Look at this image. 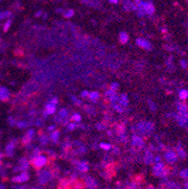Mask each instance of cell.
Returning a JSON list of instances; mask_svg holds the SVG:
<instances>
[{
  "instance_id": "cell-1",
  "label": "cell",
  "mask_w": 188,
  "mask_h": 189,
  "mask_svg": "<svg viewBox=\"0 0 188 189\" xmlns=\"http://www.w3.org/2000/svg\"><path fill=\"white\" fill-rule=\"evenodd\" d=\"M46 157H43V156H38V157H37L35 159V160H34V165H35V167H37V168H40V167H42L43 165L45 164L46 163Z\"/></svg>"
},
{
  "instance_id": "cell-11",
  "label": "cell",
  "mask_w": 188,
  "mask_h": 189,
  "mask_svg": "<svg viewBox=\"0 0 188 189\" xmlns=\"http://www.w3.org/2000/svg\"><path fill=\"white\" fill-rule=\"evenodd\" d=\"M133 143H135V144H138V145H140V144H142V141H141V139L139 138V137H136V136H135V137H133Z\"/></svg>"
},
{
  "instance_id": "cell-14",
  "label": "cell",
  "mask_w": 188,
  "mask_h": 189,
  "mask_svg": "<svg viewBox=\"0 0 188 189\" xmlns=\"http://www.w3.org/2000/svg\"><path fill=\"white\" fill-rule=\"evenodd\" d=\"M58 137H59V133H58V132H54V133H52V135H51V138H52L54 141H56L57 139H58Z\"/></svg>"
},
{
  "instance_id": "cell-15",
  "label": "cell",
  "mask_w": 188,
  "mask_h": 189,
  "mask_svg": "<svg viewBox=\"0 0 188 189\" xmlns=\"http://www.w3.org/2000/svg\"><path fill=\"white\" fill-rule=\"evenodd\" d=\"M72 119H73L74 121H80V120H81V116H80L79 114H74L73 117H72Z\"/></svg>"
},
{
  "instance_id": "cell-13",
  "label": "cell",
  "mask_w": 188,
  "mask_h": 189,
  "mask_svg": "<svg viewBox=\"0 0 188 189\" xmlns=\"http://www.w3.org/2000/svg\"><path fill=\"white\" fill-rule=\"evenodd\" d=\"M100 147L105 150H110V144H106V143H101L100 144Z\"/></svg>"
},
{
  "instance_id": "cell-20",
  "label": "cell",
  "mask_w": 188,
  "mask_h": 189,
  "mask_svg": "<svg viewBox=\"0 0 188 189\" xmlns=\"http://www.w3.org/2000/svg\"><path fill=\"white\" fill-rule=\"evenodd\" d=\"M181 174H185V173H184V172H182V173H181ZM186 175L188 176V172L186 173ZM181 176H183V177H185V175H181Z\"/></svg>"
},
{
  "instance_id": "cell-5",
  "label": "cell",
  "mask_w": 188,
  "mask_h": 189,
  "mask_svg": "<svg viewBox=\"0 0 188 189\" xmlns=\"http://www.w3.org/2000/svg\"><path fill=\"white\" fill-rule=\"evenodd\" d=\"M49 180H50V174H49L48 172H42V174H40V182H42V183L47 182Z\"/></svg>"
},
{
  "instance_id": "cell-10",
  "label": "cell",
  "mask_w": 188,
  "mask_h": 189,
  "mask_svg": "<svg viewBox=\"0 0 188 189\" xmlns=\"http://www.w3.org/2000/svg\"><path fill=\"white\" fill-rule=\"evenodd\" d=\"M98 97H99L98 92H91L90 94H89V98H90L91 100H97Z\"/></svg>"
},
{
  "instance_id": "cell-17",
  "label": "cell",
  "mask_w": 188,
  "mask_h": 189,
  "mask_svg": "<svg viewBox=\"0 0 188 189\" xmlns=\"http://www.w3.org/2000/svg\"><path fill=\"white\" fill-rule=\"evenodd\" d=\"M60 114L61 115H66V114H67V111H66V110H61V112H60Z\"/></svg>"
},
{
  "instance_id": "cell-9",
  "label": "cell",
  "mask_w": 188,
  "mask_h": 189,
  "mask_svg": "<svg viewBox=\"0 0 188 189\" xmlns=\"http://www.w3.org/2000/svg\"><path fill=\"white\" fill-rule=\"evenodd\" d=\"M78 168H79V169L81 170V171H83V172H86V171L87 170V164H86V163H84V162L80 163Z\"/></svg>"
},
{
  "instance_id": "cell-8",
  "label": "cell",
  "mask_w": 188,
  "mask_h": 189,
  "mask_svg": "<svg viewBox=\"0 0 188 189\" xmlns=\"http://www.w3.org/2000/svg\"><path fill=\"white\" fill-rule=\"evenodd\" d=\"M179 97L181 98V99H186L188 97V91L185 89H182L179 91Z\"/></svg>"
},
{
  "instance_id": "cell-4",
  "label": "cell",
  "mask_w": 188,
  "mask_h": 189,
  "mask_svg": "<svg viewBox=\"0 0 188 189\" xmlns=\"http://www.w3.org/2000/svg\"><path fill=\"white\" fill-rule=\"evenodd\" d=\"M165 159H167V161H169V162H174L175 160L177 159V156H176V154H175L174 152H167L166 154H165Z\"/></svg>"
},
{
  "instance_id": "cell-12",
  "label": "cell",
  "mask_w": 188,
  "mask_h": 189,
  "mask_svg": "<svg viewBox=\"0 0 188 189\" xmlns=\"http://www.w3.org/2000/svg\"><path fill=\"white\" fill-rule=\"evenodd\" d=\"M121 104H122V105H124V106L128 105V100H127V97L124 96V95H123V96L121 97Z\"/></svg>"
},
{
  "instance_id": "cell-6",
  "label": "cell",
  "mask_w": 188,
  "mask_h": 189,
  "mask_svg": "<svg viewBox=\"0 0 188 189\" xmlns=\"http://www.w3.org/2000/svg\"><path fill=\"white\" fill-rule=\"evenodd\" d=\"M119 38H120V40L122 41L123 43H126V42H127V41L129 40V36H128L127 33L122 32V33L120 34Z\"/></svg>"
},
{
  "instance_id": "cell-16",
  "label": "cell",
  "mask_w": 188,
  "mask_h": 189,
  "mask_svg": "<svg viewBox=\"0 0 188 189\" xmlns=\"http://www.w3.org/2000/svg\"><path fill=\"white\" fill-rule=\"evenodd\" d=\"M71 15H73V11H69L67 14L65 15V17H70Z\"/></svg>"
},
{
  "instance_id": "cell-19",
  "label": "cell",
  "mask_w": 188,
  "mask_h": 189,
  "mask_svg": "<svg viewBox=\"0 0 188 189\" xmlns=\"http://www.w3.org/2000/svg\"><path fill=\"white\" fill-rule=\"evenodd\" d=\"M110 1H111L112 3H117V0H110Z\"/></svg>"
},
{
  "instance_id": "cell-7",
  "label": "cell",
  "mask_w": 188,
  "mask_h": 189,
  "mask_svg": "<svg viewBox=\"0 0 188 189\" xmlns=\"http://www.w3.org/2000/svg\"><path fill=\"white\" fill-rule=\"evenodd\" d=\"M46 108H47V112L48 113H54L56 110V107L54 106V104H48L47 107H46Z\"/></svg>"
},
{
  "instance_id": "cell-2",
  "label": "cell",
  "mask_w": 188,
  "mask_h": 189,
  "mask_svg": "<svg viewBox=\"0 0 188 189\" xmlns=\"http://www.w3.org/2000/svg\"><path fill=\"white\" fill-rule=\"evenodd\" d=\"M136 44L144 49H150L151 48L150 42L146 40H143V38H138V40H136Z\"/></svg>"
},
{
  "instance_id": "cell-18",
  "label": "cell",
  "mask_w": 188,
  "mask_h": 189,
  "mask_svg": "<svg viewBox=\"0 0 188 189\" xmlns=\"http://www.w3.org/2000/svg\"><path fill=\"white\" fill-rule=\"evenodd\" d=\"M86 95H89V94H88V92H86V91L83 92V96H86Z\"/></svg>"
},
{
  "instance_id": "cell-3",
  "label": "cell",
  "mask_w": 188,
  "mask_h": 189,
  "mask_svg": "<svg viewBox=\"0 0 188 189\" xmlns=\"http://www.w3.org/2000/svg\"><path fill=\"white\" fill-rule=\"evenodd\" d=\"M163 170H164V165L162 163H156L154 167V173L156 176H160L163 174Z\"/></svg>"
}]
</instances>
